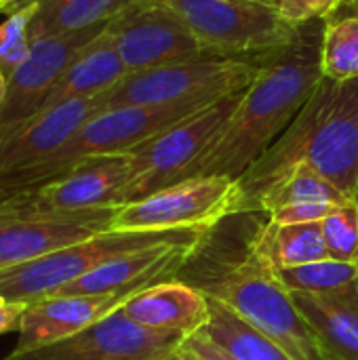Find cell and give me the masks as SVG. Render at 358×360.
<instances>
[{
    "mask_svg": "<svg viewBox=\"0 0 358 360\" xmlns=\"http://www.w3.org/2000/svg\"><path fill=\"white\" fill-rule=\"evenodd\" d=\"M207 232H181L162 243L124 253L65 285L55 295H101L141 291L179 272L200 249Z\"/></svg>",
    "mask_w": 358,
    "mask_h": 360,
    "instance_id": "9a60e30c",
    "label": "cell"
},
{
    "mask_svg": "<svg viewBox=\"0 0 358 360\" xmlns=\"http://www.w3.org/2000/svg\"><path fill=\"white\" fill-rule=\"evenodd\" d=\"M198 289L279 344L293 360H331L293 295L251 255L213 272Z\"/></svg>",
    "mask_w": 358,
    "mask_h": 360,
    "instance_id": "277c9868",
    "label": "cell"
},
{
    "mask_svg": "<svg viewBox=\"0 0 358 360\" xmlns=\"http://www.w3.org/2000/svg\"><path fill=\"white\" fill-rule=\"evenodd\" d=\"M321 230L331 259L358 262V202L338 207L321 221Z\"/></svg>",
    "mask_w": 358,
    "mask_h": 360,
    "instance_id": "4316f807",
    "label": "cell"
},
{
    "mask_svg": "<svg viewBox=\"0 0 358 360\" xmlns=\"http://www.w3.org/2000/svg\"><path fill=\"white\" fill-rule=\"evenodd\" d=\"M331 360H340V359H333V356H331Z\"/></svg>",
    "mask_w": 358,
    "mask_h": 360,
    "instance_id": "74e56055",
    "label": "cell"
},
{
    "mask_svg": "<svg viewBox=\"0 0 358 360\" xmlns=\"http://www.w3.org/2000/svg\"><path fill=\"white\" fill-rule=\"evenodd\" d=\"M127 76H129V70L122 63L110 36L103 30L63 70V74L51 86L40 114L68 101L99 97L108 93L110 89H114Z\"/></svg>",
    "mask_w": 358,
    "mask_h": 360,
    "instance_id": "d6986e66",
    "label": "cell"
},
{
    "mask_svg": "<svg viewBox=\"0 0 358 360\" xmlns=\"http://www.w3.org/2000/svg\"><path fill=\"white\" fill-rule=\"evenodd\" d=\"M4 84H6V76H4V72L0 70V95H2V91H4Z\"/></svg>",
    "mask_w": 358,
    "mask_h": 360,
    "instance_id": "d590c367",
    "label": "cell"
},
{
    "mask_svg": "<svg viewBox=\"0 0 358 360\" xmlns=\"http://www.w3.org/2000/svg\"><path fill=\"white\" fill-rule=\"evenodd\" d=\"M247 255L270 272L327 259V245L321 224H264V228L247 245Z\"/></svg>",
    "mask_w": 358,
    "mask_h": 360,
    "instance_id": "44dd1931",
    "label": "cell"
},
{
    "mask_svg": "<svg viewBox=\"0 0 358 360\" xmlns=\"http://www.w3.org/2000/svg\"><path fill=\"white\" fill-rule=\"evenodd\" d=\"M118 207L53 213H0V270L112 230Z\"/></svg>",
    "mask_w": 358,
    "mask_h": 360,
    "instance_id": "4fadbf2b",
    "label": "cell"
},
{
    "mask_svg": "<svg viewBox=\"0 0 358 360\" xmlns=\"http://www.w3.org/2000/svg\"><path fill=\"white\" fill-rule=\"evenodd\" d=\"M181 232H116L108 230L84 243L59 249L51 255L0 270V300L34 304L55 295L65 285L124 253L162 243Z\"/></svg>",
    "mask_w": 358,
    "mask_h": 360,
    "instance_id": "ba28073f",
    "label": "cell"
},
{
    "mask_svg": "<svg viewBox=\"0 0 358 360\" xmlns=\"http://www.w3.org/2000/svg\"><path fill=\"white\" fill-rule=\"evenodd\" d=\"M135 293L137 291L101 295H51L27 304L17 331L19 338L15 352H27L68 340L120 310Z\"/></svg>",
    "mask_w": 358,
    "mask_h": 360,
    "instance_id": "2e32d148",
    "label": "cell"
},
{
    "mask_svg": "<svg viewBox=\"0 0 358 360\" xmlns=\"http://www.w3.org/2000/svg\"><path fill=\"white\" fill-rule=\"evenodd\" d=\"M249 2H257V4H266V6L281 8V0H249Z\"/></svg>",
    "mask_w": 358,
    "mask_h": 360,
    "instance_id": "836d02e7",
    "label": "cell"
},
{
    "mask_svg": "<svg viewBox=\"0 0 358 360\" xmlns=\"http://www.w3.org/2000/svg\"><path fill=\"white\" fill-rule=\"evenodd\" d=\"M133 179L129 154L89 158L57 179L0 200V213H53L122 207Z\"/></svg>",
    "mask_w": 358,
    "mask_h": 360,
    "instance_id": "30bf717a",
    "label": "cell"
},
{
    "mask_svg": "<svg viewBox=\"0 0 358 360\" xmlns=\"http://www.w3.org/2000/svg\"><path fill=\"white\" fill-rule=\"evenodd\" d=\"M162 360H205V359H200L188 344H186V340H181L167 356Z\"/></svg>",
    "mask_w": 358,
    "mask_h": 360,
    "instance_id": "d6a6232c",
    "label": "cell"
},
{
    "mask_svg": "<svg viewBox=\"0 0 358 360\" xmlns=\"http://www.w3.org/2000/svg\"><path fill=\"white\" fill-rule=\"evenodd\" d=\"M298 202H333L348 205L352 202L344 192H340L329 179L312 171L310 167H293L264 186L247 205L243 213H272L287 205Z\"/></svg>",
    "mask_w": 358,
    "mask_h": 360,
    "instance_id": "603a6c76",
    "label": "cell"
},
{
    "mask_svg": "<svg viewBox=\"0 0 358 360\" xmlns=\"http://www.w3.org/2000/svg\"><path fill=\"white\" fill-rule=\"evenodd\" d=\"M200 333L238 360H293L279 344L213 300L211 319Z\"/></svg>",
    "mask_w": 358,
    "mask_h": 360,
    "instance_id": "cb8c5ba5",
    "label": "cell"
},
{
    "mask_svg": "<svg viewBox=\"0 0 358 360\" xmlns=\"http://www.w3.org/2000/svg\"><path fill=\"white\" fill-rule=\"evenodd\" d=\"M298 310L340 360H358V283L333 293H291Z\"/></svg>",
    "mask_w": 358,
    "mask_h": 360,
    "instance_id": "ffe728a7",
    "label": "cell"
},
{
    "mask_svg": "<svg viewBox=\"0 0 358 360\" xmlns=\"http://www.w3.org/2000/svg\"><path fill=\"white\" fill-rule=\"evenodd\" d=\"M186 344L200 356V359L205 360H238L234 359L232 354H228L226 350H222L219 346H215L209 338H205L200 331L198 333H194V335H190V338H186Z\"/></svg>",
    "mask_w": 358,
    "mask_h": 360,
    "instance_id": "1f68e13d",
    "label": "cell"
},
{
    "mask_svg": "<svg viewBox=\"0 0 358 360\" xmlns=\"http://www.w3.org/2000/svg\"><path fill=\"white\" fill-rule=\"evenodd\" d=\"M148 0H32L30 40L63 36L95 25H106L118 15Z\"/></svg>",
    "mask_w": 358,
    "mask_h": 360,
    "instance_id": "7402d4cb",
    "label": "cell"
},
{
    "mask_svg": "<svg viewBox=\"0 0 358 360\" xmlns=\"http://www.w3.org/2000/svg\"><path fill=\"white\" fill-rule=\"evenodd\" d=\"M32 19V0L19 2V8L0 25V70L8 76L27 55L32 40L27 25Z\"/></svg>",
    "mask_w": 358,
    "mask_h": 360,
    "instance_id": "83f0119b",
    "label": "cell"
},
{
    "mask_svg": "<svg viewBox=\"0 0 358 360\" xmlns=\"http://www.w3.org/2000/svg\"><path fill=\"white\" fill-rule=\"evenodd\" d=\"M321 74L331 82L358 78V15L329 17L323 23Z\"/></svg>",
    "mask_w": 358,
    "mask_h": 360,
    "instance_id": "d4e9b609",
    "label": "cell"
},
{
    "mask_svg": "<svg viewBox=\"0 0 358 360\" xmlns=\"http://www.w3.org/2000/svg\"><path fill=\"white\" fill-rule=\"evenodd\" d=\"M346 0H281V15L295 27L327 21Z\"/></svg>",
    "mask_w": 358,
    "mask_h": 360,
    "instance_id": "f1b7e54d",
    "label": "cell"
},
{
    "mask_svg": "<svg viewBox=\"0 0 358 360\" xmlns=\"http://www.w3.org/2000/svg\"><path fill=\"white\" fill-rule=\"evenodd\" d=\"M207 105L211 103L184 101L106 110L84 122L61 148H57L38 165L0 177V200L17 192L42 186L51 179H57L89 158L129 154L133 148L141 146L143 141L152 139L154 135L162 133L165 129L177 124L179 120L192 116L194 112Z\"/></svg>",
    "mask_w": 358,
    "mask_h": 360,
    "instance_id": "3957f363",
    "label": "cell"
},
{
    "mask_svg": "<svg viewBox=\"0 0 358 360\" xmlns=\"http://www.w3.org/2000/svg\"><path fill=\"white\" fill-rule=\"evenodd\" d=\"M133 323L177 338L203 331L211 319V300L194 285L160 281L137 291L120 308Z\"/></svg>",
    "mask_w": 358,
    "mask_h": 360,
    "instance_id": "ac0fdd59",
    "label": "cell"
},
{
    "mask_svg": "<svg viewBox=\"0 0 358 360\" xmlns=\"http://www.w3.org/2000/svg\"><path fill=\"white\" fill-rule=\"evenodd\" d=\"M101 112H106V93L68 101L34 116L25 127L0 141V177L38 165Z\"/></svg>",
    "mask_w": 358,
    "mask_h": 360,
    "instance_id": "e0dca14e",
    "label": "cell"
},
{
    "mask_svg": "<svg viewBox=\"0 0 358 360\" xmlns=\"http://www.w3.org/2000/svg\"><path fill=\"white\" fill-rule=\"evenodd\" d=\"M241 95L219 99L133 148L129 152L133 179L127 188L124 205L186 179L192 165L205 154L234 112Z\"/></svg>",
    "mask_w": 358,
    "mask_h": 360,
    "instance_id": "9c48e42d",
    "label": "cell"
},
{
    "mask_svg": "<svg viewBox=\"0 0 358 360\" xmlns=\"http://www.w3.org/2000/svg\"><path fill=\"white\" fill-rule=\"evenodd\" d=\"M241 184L224 175H200L175 181L154 194L118 207L116 232H209L241 213Z\"/></svg>",
    "mask_w": 358,
    "mask_h": 360,
    "instance_id": "8992f818",
    "label": "cell"
},
{
    "mask_svg": "<svg viewBox=\"0 0 358 360\" xmlns=\"http://www.w3.org/2000/svg\"><path fill=\"white\" fill-rule=\"evenodd\" d=\"M338 207L333 202H298L281 207L272 213H268V221L279 226H293V224H321L327 215H331Z\"/></svg>",
    "mask_w": 358,
    "mask_h": 360,
    "instance_id": "f546056e",
    "label": "cell"
},
{
    "mask_svg": "<svg viewBox=\"0 0 358 360\" xmlns=\"http://www.w3.org/2000/svg\"><path fill=\"white\" fill-rule=\"evenodd\" d=\"M129 74L211 57L188 25L167 6L143 2L106 27Z\"/></svg>",
    "mask_w": 358,
    "mask_h": 360,
    "instance_id": "7c38bea8",
    "label": "cell"
},
{
    "mask_svg": "<svg viewBox=\"0 0 358 360\" xmlns=\"http://www.w3.org/2000/svg\"><path fill=\"white\" fill-rule=\"evenodd\" d=\"M304 27L293 46L264 59L260 76L243 91L234 112L186 177L224 175L241 179L289 129L323 80V30L304 32Z\"/></svg>",
    "mask_w": 358,
    "mask_h": 360,
    "instance_id": "6da1fadb",
    "label": "cell"
},
{
    "mask_svg": "<svg viewBox=\"0 0 358 360\" xmlns=\"http://www.w3.org/2000/svg\"><path fill=\"white\" fill-rule=\"evenodd\" d=\"M184 338L150 331L122 310L93 327L27 352H11L4 360H162Z\"/></svg>",
    "mask_w": 358,
    "mask_h": 360,
    "instance_id": "5bb4252c",
    "label": "cell"
},
{
    "mask_svg": "<svg viewBox=\"0 0 358 360\" xmlns=\"http://www.w3.org/2000/svg\"><path fill=\"white\" fill-rule=\"evenodd\" d=\"M25 310H27V304L0 300V335L11 333V331H19V325H21Z\"/></svg>",
    "mask_w": 358,
    "mask_h": 360,
    "instance_id": "4dcf8cb0",
    "label": "cell"
},
{
    "mask_svg": "<svg viewBox=\"0 0 358 360\" xmlns=\"http://www.w3.org/2000/svg\"><path fill=\"white\" fill-rule=\"evenodd\" d=\"M106 27L108 23L32 42L21 63L6 76V84L0 95V141L40 114L51 86L63 70Z\"/></svg>",
    "mask_w": 358,
    "mask_h": 360,
    "instance_id": "8fae6325",
    "label": "cell"
},
{
    "mask_svg": "<svg viewBox=\"0 0 358 360\" xmlns=\"http://www.w3.org/2000/svg\"><path fill=\"white\" fill-rule=\"evenodd\" d=\"M264 61L205 57L156 70L135 72L106 93V110L124 105L215 103L249 89Z\"/></svg>",
    "mask_w": 358,
    "mask_h": 360,
    "instance_id": "52a82bcc",
    "label": "cell"
},
{
    "mask_svg": "<svg viewBox=\"0 0 358 360\" xmlns=\"http://www.w3.org/2000/svg\"><path fill=\"white\" fill-rule=\"evenodd\" d=\"M211 57H272L293 46L302 27L291 25L281 8L249 0H167Z\"/></svg>",
    "mask_w": 358,
    "mask_h": 360,
    "instance_id": "5b68a950",
    "label": "cell"
},
{
    "mask_svg": "<svg viewBox=\"0 0 358 360\" xmlns=\"http://www.w3.org/2000/svg\"><path fill=\"white\" fill-rule=\"evenodd\" d=\"M17 2H23V0H0V11L11 6V4H17Z\"/></svg>",
    "mask_w": 358,
    "mask_h": 360,
    "instance_id": "e575fe53",
    "label": "cell"
},
{
    "mask_svg": "<svg viewBox=\"0 0 358 360\" xmlns=\"http://www.w3.org/2000/svg\"><path fill=\"white\" fill-rule=\"evenodd\" d=\"M300 165L358 202V78L321 80L289 129L238 179L241 213L264 186Z\"/></svg>",
    "mask_w": 358,
    "mask_h": 360,
    "instance_id": "7a4b0ae2",
    "label": "cell"
},
{
    "mask_svg": "<svg viewBox=\"0 0 358 360\" xmlns=\"http://www.w3.org/2000/svg\"><path fill=\"white\" fill-rule=\"evenodd\" d=\"M272 274L289 293H333L358 283V262L327 257Z\"/></svg>",
    "mask_w": 358,
    "mask_h": 360,
    "instance_id": "484cf974",
    "label": "cell"
},
{
    "mask_svg": "<svg viewBox=\"0 0 358 360\" xmlns=\"http://www.w3.org/2000/svg\"><path fill=\"white\" fill-rule=\"evenodd\" d=\"M148 2H152V4H165L167 0H148Z\"/></svg>",
    "mask_w": 358,
    "mask_h": 360,
    "instance_id": "8d00e7d4",
    "label": "cell"
}]
</instances>
